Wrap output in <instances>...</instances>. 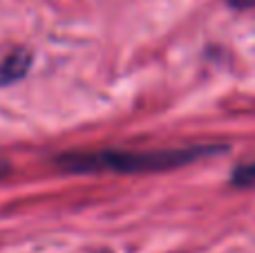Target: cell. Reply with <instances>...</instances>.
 Wrapping results in <instances>:
<instances>
[{
	"instance_id": "6da1fadb",
	"label": "cell",
	"mask_w": 255,
	"mask_h": 253,
	"mask_svg": "<svg viewBox=\"0 0 255 253\" xmlns=\"http://www.w3.org/2000/svg\"><path fill=\"white\" fill-rule=\"evenodd\" d=\"M226 150L224 146H188V148H168V150H117V148H97V150H70L61 152L52 164L63 173L88 175V173H159L188 166L193 161L206 159L217 152Z\"/></svg>"
},
{
	"instance_id": "7a4b0ae2",
	"label": "cell",
	"mask_w": 255,
	"mask_h": 253,
	"mask_svg": "<svg viewBox=\"0 0 255 253\" xmlns=\"http://www.w3.org/2000/svg\"><path fill=\"white\" fill-rule=\"evenodd\" d=\"M31 63H34V56L27 49H13L9 56H4L0 61V88H9L25 79L31 70Z\"/></svg>"
},
{
	"instance_id": "3957f363",
	"label": "cell",
	"mask_w": 255,
	"mask_h": 253,
	"mask_svg": "<svg viewBox=\"0 0 255 253\" xmlns=\"http://www.w3.org/2000/svg\"><path fill=\"white\" fill-rule=\"evenodd\" d=\"M231 184L238 188H251L255 186V159L240 164L238 168L231 173Z\"/></svg>"
},
{
	"instance_id": "277c9868",
	"label": "cell",
	"mask_w": 255,
	"mask_h": 253,
	"mask_svg": "<svg viewBox=\"0 0 255 253\" xmlns=\"http://www.w3.org/2000/svg\"><path fill=\"white\" fill-rule=\"evenodd\" d=\"M229 4L233 9H253L255 0H229Z\"/></svg>"
},
{
	"instance_id": "5b68a950",
	"label": "cell",
	"mask_w": 255,
	"mask_h": 253,
	"mask_svg": "<svg viewBox=\"0 0 255 253\" xmlns=\"http://www.w3.org/2000/svg\"><path fill=\"white\" fill-rule=\"evenodd\" d=\"M7 173H9V164L7 161H0V179H2Z\"/></svg>"
}]
</instances>
